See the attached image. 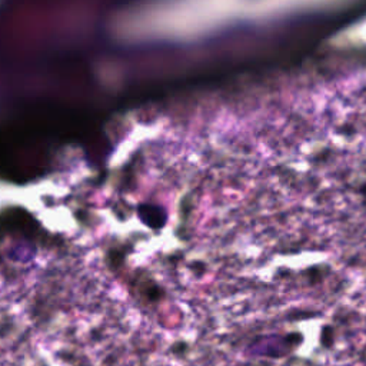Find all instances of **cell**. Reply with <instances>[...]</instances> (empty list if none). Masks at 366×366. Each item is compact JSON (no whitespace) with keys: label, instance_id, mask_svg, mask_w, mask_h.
<instances>
[{"label":"cell","instance_id":"1","mask_svg":"<svg viewBox=\"0 0 366 366\" xmlns=\"http://www.w3.org/2000/svg\"><path fill=\"white\" fill-rule=\"evenodd\" d=\"M183 26H206L225 19L250 17L275 13L317 0H182Z\"/></svg>","mask_w":366,"mask_h":366},{"label":"cell","instance_id":"2","mask_svg":"<svg viewBox=\"0 0 366 366\" xmlns=\"http://www.w3.org/2000/svg\"><path fill=\"white\" fill-rule=\"evenodd\" d=\"M139 216L145 222V225L153 228V229H161L165 226L168 215L162 207L153 206V205H141L139 206Z\"/></svg>","mask_w":366,"mask_h":366}]
</instances>
